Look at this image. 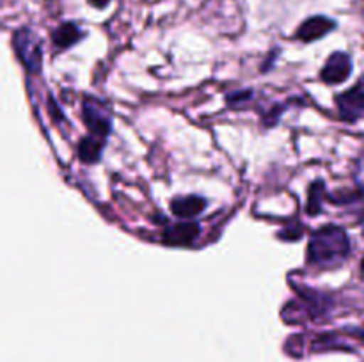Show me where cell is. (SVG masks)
<instances>
[{
  "mask_svg": "<svg viewBox=\"0 0 364 362\" xmlns=\"http://www.w3.org/2000/svg\"><path fill=\"white\" fill-rule=\"evenodd\" d=\"M361 268H363V272H364V259H363V263H361Z\"/></svg>",
  "mask_w": 364,
  "mask_h": 362,
  "instance_id": "17",
  "label": "cell"
},
{
  "mask_svg": "<svg viewBox=\"0 0 364 362\" xmlns=\"http://www.w3.org/2000/svg\"><path fill=\"white\" fill-rule=\"evenodd\" d=\"M105 144H107L105 138L95 137V135L82 137L77 146V153L80 162L85 163V165H95V163H98L103 156Z\"/></svg>",
  "mask_w": 364,
  "mask_h": 362,
  "instance_id": "10",
  "label": "cell"
},
{
  "mask_svg": "<svg viewBox=\"0 0 364 362\" xmlns=\"http://www.w3.org/2000/svg\"><path fill=\"white\" fill-rule=\"evenodd\" d=\"M89 6H92L95 9H105V7H109V4L112 2V0H87Z\"/></svg>",
  "mask_w": 364,
  "mask_h": 362,
  "instance_id": "16",
  "label": "cell"
},
{
  "mask_svg": "<svg viewBox=\"0 0 364 362\" xmlns=\"http://www.w3.org/2000/svg\"><path fill=\"white\" fill-rule=\"evenodd\" d=\"M301 298L304 302V307L313 319H318L327 316L331 309V298L326 293H320L316 290H302Z\"/></svg>",
  "mask_w": 364,
  "mask_h": 362,
  "instance_id": "11",
  "label": "cell"
},
{
  "mask_svg": "<svg viewBox=\"0 0 364 362\" xmlns=\"http://www.w3.org/2000/svg\"><path fill=\"white\" fill-rule=\"evenodd\" d=\"M352 251L348 233L341 226L329 224L313 231L308 241L306 261L318 268H338L348 259Z\"/></svg>",
  "mask_w": 364,
  "mask_h": 362,
  "instance_id": "1",
  "label": "cell"
},
{
  "mask_svg": "<svg viewBox=\"0 0 364 362\" xmlns=\"http://www.w3.org/2000/svg\"><path fill=\"white\" fill-rule=\"evenodd\" d=\"M279 50H274L272 52V57L269 55V59H267V62H263V66H262V73H267V71L269 70H272V66H274V59H276L277 55H279Z\"/></svg>",
  "mask_w": 364,
  "mask_h": 362,
  "instance_id": "15",
  "label": "cell"
},
{
  "mask_svg": "<svg viewBox=\"0 0 364 362\" xmlns=\"http://www.w3.org/2000/svg\"><path fill=\"white\" fill-rule=\"evenodd\" d=\"M206 206H208V201L198 194L178 195V197H174L173 201H171V212H173V215H176L178 219L192 220L194 216L201 215L206 209Z\"/></svg>",
  "mask_w": 364,
  "mask_h": 362,
  "instance_id": "8",
  "label": "cell"
},
{
  "mask_svg": "<svg viewBox=\"0 0 364 362\" xmlns=\"http://www.w3.org/2000/svg\"><path fill=\"white\" fill-rule=\"evenodd\" d=\"M354 64L347 52H333L320 70V80L327 85H340L350 78Z\"/></svg>",
  "mask_w": 364,
  "mask_h": 362,
  "instance_id": "5",
  "label": "cell"
},
{
  "mask_svg": "<svg viewBox=\"0 0 364 362\" xmlns=\"http://www.w3.org/2000/svg\"><path fill=\"white\" fill-rule=\"evenodd\" d=\"M308 206H306V213L311 216L320 215L323 212V202L327 201V188L322 180H316L309 185L308 190Z\"/></svg>",
  "mask_w": 364,
  "mask_h": 362,
  "instance_id": "12",
  "label": "cell"
},
{
  "mask_svg": "<svg viewBox=\"0 0 364 362\" xmlns=\"http://www.w3.org/2000/svg\"><path fill=\"white\" fill-rule=\"evenodd\" d=\"M361 336H363V337H364V329H363V330H361Z\"/></svg>",
  "mask_w": 364,
  "mask_h": 362,
  "instance_id": "18",
  "label": "cell"
},
{
  "mask_svg": "<svg viewBox=\"0 0 364 362\" xmlns=\"http://www.w3.org/2000/svg\"><path fill=\"white\" fill-rule=\"evenodd\" d=\"M338 21L333 18L326 16V14H315V16H309L299 25V28L295 31V38L302 43H315L318 39L326 38L327 34H331L333 31H336Z\"/></svg>",
  "mask_w": 364,
  "mask_h": 362,
  "instance_id": "6",
  "label": "cell"
},
{
  "mask_svg": "<svg viewBox=\"0 0 364 362\" xmlns=\"http://www.w3.org/2000/svg\"><path fill=\"white\" fill-rule=\"evenodd\" d=\"M199 233H201V226L194 220L167 224L162 233V243L171 245V247H188L194 243Z\"/></svg>",
  "mask_w": 364,
  "mask_h": 362,
  "instance_id": "7",
  "label": "cell"
},
{
  "mask_svg": "<svg viewBox=\"0 0 364 362\" xmlns=\"http://www.w3.org/2000/svg\"><path fill=\"white\" fill-rule=\"evenodd\" d=\"M13 46L18 60L23 64L27 73H39L43 67L41 39L31 27H20L13 34Z\"/></svg>",
  "mask_w": 364,
  "mask_h": 362,
  "instance_id": "2",
  "label": "cell"
},
{
  "mask_svg": "<svg viewBox=\"0 0 364 362\" xmlns=\"http://www.w3.org/2000/svg\"><path fill=\"white\" fill-rule=\"evenodd\" d=\"M85 38V32L78 27L75 21H64L52 32V45L57 50H68L71 46L78 45Z\"/></svg>",
  "mask_w": 364,
  "mask_h": 362,
  "instance_id": "9",
  "label": "cell"
},
{
  "mask_svg": "<svg viewBox=\"0 0 364 362\" xmlns=\"http://www.w3.org/2000/svg\"><path fill=\"white\" fill-rule=\"evenodd\" d=\"M82 117L89 133L100 138H109L112 133V110L103 99L87 94L82 102Z\"/></svg>",
  "mask_w": 364,
  "mask_h": 362,
  "instance_id": "3",
  "label": "cell"
},
{
  "mask_svg": "<svg viewBox=\"0 0 364 362\" xmlns=\"http://www.w3.org/2000/svg\"><path fill=\"white\" fill-rule=\"evenodd\" d=\"M252 89H245V91H235V92H230V94H226V103L230 106H233V109H237V106H240L242 103L249 102V99H252Z\"/></svg>",
  "mask_w": 364,
  "mask_h": 362,
  "instance_id": "13",
  "label": "cell"
},
{
  "mask_svg": "<svg viewBox=\"0 0 364 362\" xmlns=\"http://www.w3.org/2000/svg\"><path fill=\"white\" fill-rule=\"evenodd\" d=\"M354 177H355V183H358V188L364 190V156H361V158L358 160V163H355Z\"/></svg>",
  "mask_w": 364,
  "mask_h": 362,
  "instance_id": "14",
  "label": "cell"
},
{
  "mask_svg": "<svg viewBox=\"0 0 364 362\" xmlns=\"http://www.w3.org/2000/svg\"><path fill=\"white\" fill-rule=\"evenodd\" d=\"M334 102L345 123L354 124L364 119V77L350 89L336 94Z\"/></svg>",
  "mask_w": 364,
  "mask_h": 362,
  "instance_id": "4",
  "label": "cell"
}]
</instances>
